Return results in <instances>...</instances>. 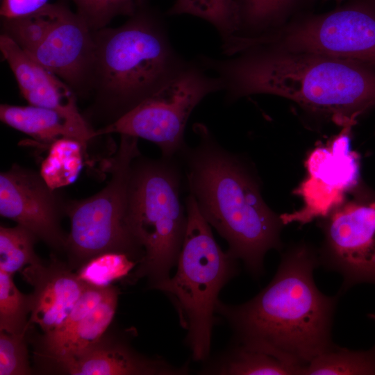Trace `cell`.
Masks as SVG:
<instances>
[{
    "instance_id": "obj_4",
    "label": "cell",
    "mask_w": 375,
    "mask_h": 375,
    "mask_svg": "<svg viewBox=\"0 0 375 375\" xmlns=\"http://www.w3.org/2000/svg\"><path fill=\"white\" fill-rule=\"evenodd\" d=\"M88 122L112 124L155 94L187 62L160 19L144 8L120 26L92 31Z\"/></svg>"
},
{
    "instance_id": "obj_12",
    "label": "cell",
    "mask_w": 375,
    "mask_h": 375,
    "mask_svg": "<svg viewBox=\"0 0 375 375\" xmlns=\"http://www.w3.org/2000/svg\"><path fill=\"white\" fill-rule=\"evenodd\" d=\"M351 128L344 126L328 148H319L309 156V177L303 184L301 194L304 199L312 196L305 200L306 206L300 211L281 215L285 225L292 222L304 224L316 217L320 218L321 198L323 217H325L331 210L327 198L332 208L360 181L356 159L349 149Z\"/></svg>"
},
{
    "instance_id": "obj_21",
    "label": "cell",
    "mask_w": 375,
    "mask_h": 375,
    "mask_svg": "<svg viewBox=\"0 0 375 375\" xmlns=\"http://www.w3.org/2000/svg\"><path fill=\"white\" fill-rule=\"evenodd\" d=\"M49 155L41 166L40 174L53 190L73 182L86 151L76 140L60 138L49 145Z\"/></svg>"
},
{
    "instance_id": "obj_2",
    "label": "cell",
    "mask_w": 375,
    "mask_h": 375,
    "mask_svg": "<svg viewBox=\"0 0 375 375\" xmlns=\"http://www.w3.org/2000/svg\"><path fill=\"white\" fill-rule=\"evenodd\" d=\"M233 56H237L199 58L206 70L220 78L231 100L275 94L343 126L354 125L358 115L375 106V70L370 65L274 48H250Z\"/></svg>"
},
{
    "instance_id": "obj_22",
    "label": "cell",
    "mask_w": 375,
    "mask_h": 375,
    "mask_svg": "<svg viewBox=\"0 0 375 375\" xmlns=\"http://www.w3.org/2000/svg\"><path fill=\"white\" fill-rule=\"evenodd\" d=\"M167 13L191 15L207 21L217 29L222 41L235 35L239 28L235 0H176Z\"/></svg>"
},
{
    "instance_id": "obj_33",
    "label": "cell",
    "mask_w": 375,
    "mask_h": 375,
    "mask_svg": "<svg viewBox=\"0 0 375 375\" xmlns=\"http://www.w3.org/2000/svg\"><path fill=\"white\" fill-rule=\"evenodd\" d=\"M235 3H236V0H235Z\"/></svg>"
},
{
    "instance_id": "obj_23",
    "label": "cell",
    "mask_w": 375,
    "mask_h": 375,
    "mask_svg": "<svg viewBox=\"0 0 375 375\" xmlns=\"http://www.w3.org/2000/svg\"><path fill=\"white\" fill-rule=\"evenodd\" d=\"M38 240L28 228L17 224L0 227V270L13 274L26 265L42 262L34 245Z\"/></svg>"
},
{
    "instance_id": "obj_29",
    "label": "cell",
    "mask_w": 375,
    "mask_h": 375,
    "mask_svg": "<svg viewBox=\"0 0 375 375\" xmlns=\"http://www.w3.org/2000/svg\"><path fill=\"white\" fill-rule=\"evenodd\" d=\"M26 334L0 331V375L33 373L28 361Z\"/></svg>"
},
{
    "instance_id": "obj_17",
    "label": "cell",
    "mask_w": 375,
    "mask_h": 375,
    "mask_svg": "<svg viewBox=\"0 0 375 375\" xmlns=\"http://www.w3.org/2000/svg\"><path fill=\"white\" fill-rule=\"evenodd\" d=\"M118 296V289L112 285L98 306L69 332L55 338L41 337L35 350L40 363L50 369L58 363L77 357L97 343L112 321Z\"/></svg>"
},
{
    "instance_id": "obj_30",
    "label": "cell",
    "mask_w": 375,
    "mask_h": 375,
    "mask_svg": "<svg viewBox=\"0 0 375 375\" xmlns=\"http://www.w3.org/2000/svg\"><path fill=\"white\" fill-rule=\"evenodd\" d=\"M47 3L48 0H2L0 15L2 18L22 16L36 12Z\"/></svg>"
},
{
    "instance_id": "obj_18",
    "label": "cell",
    "mask_w": 375,
    "mask_h": 375,
    "mask_svg": "<svg viewBox=\"0 0 375 375\" xmlns=\"http://www.w3.org/2000/svg\"><path fill=\"white\" fill-rule=\"evenodd\" d=\"M0 119L5 124L49 146L60 138L78 140L87 151L96 139L76 127L58 112L33 105L1 104Z\"/></svg>"
},
{
    "instance_id": "obj_1",
    "label": "cell",
    "mask_w": 375,
    "mask_h": 375,
    "mask_svg": "<svg viewBox=\"0 0 375 375\" xmlns=\"http://www.w3.org/2000/svg\"><path fill=\"white\" fill-rule=\"evenodd\" d=\"M318 249L301 241L282 254L277 271L256 296L237 306L220 301L216 313L232 328L238 346L272 356L301 375L333 344L332 326L340 296L317 287Z\"/></svg>"
},
{
    "instance_id": "obj_16",
    "label": "cell",
    "mask_w": 375,
    "mask_h": 375,
    "mask_svg": "<svg viewBox=\"0 0 375 375\" xmlns=\"http://www.w3.org/2000/svg\"><path fill=\"white\" fill-rule=\"evenodd\" d=\"M50 370L72 375H183L188 374V367L142 356L123 341L105 333L81 354L53 365Z\"/></svg>"
},
{
    "instance_id": "obj_31",
    "label": "cell",
    "mask_w": 375,
    "mask_h": 375,
    "mask_svg": "<svg viewBox=\"0 0 375 375\" xmlns=\"http://www.w3.org/2000/svg\"><path fill=\"white\" fill-rule=\"evenodd\" d=\"M367 316L371 320L375 322V312L369 313Z\"/></svg>"
},
{
    "instance_id": "obj_3",
    "label": "cell",
    "mask_w": 375,
    "mask_h": 375,
    "mask_svg": "<svg viewBox=\"0 0 375 375\" xmlns=\"http://www.w3.org/2000/svg\"><path fill=\"white\" fill-rule=\"evenodd\" d=\"M199 144L188 155L191 194L210 225L228 244L227 252L258 277L266 253L282 247L281 216L264 201L258 181L235 156L220 147L203 124Z\"/></svg>"
},
{
    "instance_id": "obj_8",
    "label": "cell",
    "mask_w": 375,
    "mask_h": 375,
    "mask_svg": "<svg viewBox=\"0 0 375 375\" xmlns=\"http://www.w3.org/2000/svg\"><path fill=\"white\" fill-rule=\"evenodd\" d=\"M223 90L220 78L199 62H188L160 90L112 124L96 129L98 137L119 133L149 140L169 158L183 144L194 108L210 93Z\"/></svg>"
},
{
    "instance_id": "obj_24",
    "label": "cell",
    "mask_w": 375,
    "mask_h": 375,
    "mask_svg": "<svg viewBox=\"0 0 375 375\" xmlns=\"http://www.w3.org/2000/svg\"><path fill=\"white\" fill-rule=\"evenodd\" d=\"M215 372L226 375H298L295 369L276 358L238 345Z\"/></svg>"
},
{
    "instance_id": "obj_14",
    "label": "cell",
    "mask_w": 375,
    "mask_h": 375,
    "mask_svg": "<svg viewBox=\"0 0 375 375\" xmlns=\"http://www.w3.org/2000/svg\"><path fill=\"white\" fill-rule=\"evenodd\" d=\"M0 50L22 95L30 105L56 110L81 131L97 138L96 129L78 110L76 94L67 84L3 34L0 35Z\"/></svg>"
},
{
    "instance_id": "obj_11",
    "label": "cell",
    "mask_w": 375,
    "mask_h": 375,
    "mask_svg": "<svg viewBox=\"0 0 375 375\" xmlns=\"http://www.w3.org/2000/svg\"><path fill=\"white\" fill-rule=\"evenodd\" d=\"M67 199L40 173L14 164L0 174V215L33 232L57 251L65 249L67 235L60 226Z\"/></svg>"
},
{
    "instance_id": "obj_28",
    "label": "cell",
    "mask_w": 375,
    "mask_h": 375,
    "mask_svg": "<svg viewBox=\"0 0 375 375\" xmlns=\"http://www.w3.org/2000/svg\"><path fill=\"white\" fill-rule=\"evenodd\" d=\"M292 1L236 0L239 17L237 33L242 26L257 29L267 27L285 12Z\"/></svg>"
},
{
    "instance_id": "obj_6",
    "label": "cell",
    "mask_w": 375,
    "mask_h": 375,
    "mask_svg": "<svg viewBox=\"0 0 375 375\" xmlns=\"http://www.w3.org/2000/svg\"><path fill=\"white\" fill-rule=\"evenodd\" d=\"M165 160L136 157L128 190L126 224L144 253L133 278L147 277L153 289L170 278L188 222L179 197V176Z\"/></svg>"
},
{
    "instance_id": "obj_32",
    "label": "cell",
    "mask_w": 375,
    "mask_h": 375,
    "mask_svg": "<svg viewBox=\"0 0 375 375\" xmlns=\"http://www.w3.org/2000/svg\"><path fill=\"white\" fill-rule=\"evenodd\" d=\"M336 1H342V0H336Z\"/></svg>"
},
{
    "instance_id": "obj_13",
    "label": "cell",
    "mask_w": 375,
    "mask_h": 375,
    "mask_svg": "<svg viewBox=\"0 0 375 375\" xmlns=\"http://www.w3.org/2000/svg\"><path fill=\"white\" fill-rule=\"evenodd\" d=\"M92 31L64 4L43 41L26 53L78 95L88 94L93 57Z\"/></svg>"
},
{
    "instance_id": "obj_9",
    "label": "cell",
    "mask_w": 375,
    "mask_h": 375,
    "mask_svg": "<svg viewBox=\"0 0 375 375\" xmlns=\"http://www.w3.org/2000/svg\"><path fill=\"white\" fill-rule=\"evenodd\" d=\"M320 266L341 275L339 296L358 284L375 285V189L360 181L321 219Z\"/></svg>"
},
{
    "instance_id": "obj_25",
    "label": "cell",
    "mask_w": 375,
    "mask_h": 375,
    "mask_svg": "<svg viewBox=\"0 0 375 375\" xmlns=\"http://www.w3.org/2000/svg\"><path fill=\"white\" fill-rule=\"evenodd\" d=\"M31 296L24 294L16 287L12 274L0 270V331L26 333V317L31 312Z\"/></svg>"
},
{
    "instance_id": "obj_15",
    "label": "cell",
    "mask_w": 375,
    "mask_h": 375,
    "mask_svg": "<svg viewBox=\"0 0 375 375\" xmlns=\"http://www.w3.org/2000/svg\"><path fill=\"white\" fill-rule=\"evenodd\" d=\"M22 274L33 287L29 328L37 324L44 333L62 323L88 285L54 257L48 264L42 261L30 265Z\"/></svg>"
},
{
    "instance_id": "obj_26",
    "label": "cell",
    "mask_w": 375,
    "mask_h": 375,
    "mask_svg": "<svg viewBox=\"0 0 375 375\" xmlns=\"http://www.w3.org/2000/svg\"><path fill=\"white\" fill-rule=\"evenodd\" d=\"M136 262L124 253H104L89 260L79 267L76 274L80 279L89 285L107 287L115 281L128 276Z\"/></svg>"
},
{
    "instance_id": "obj_10",
    "label": "cell",
    "mask_w": 375,
    "mask_h": 375,
    "mask_svg": "<svg viewBox=\"0 0 375 375\" xmlns=\"http://www.w3.org/2000/svg\"><path fill=\"white\" fill-rule=\"evenodd\" d=\"M254 46L375 65V9L352 5L307 19L283 33L251 38Z\"/></svg>"
},
{
    "instance_id": "obj_20",
    "label": "cell",
    "mask_w": 375,
    "mask_h": 375,
    "mask_svg": "<svg viewBox=\"0 0 375 375\" xmlns=\"http://www.w3.org/2000/svg\"><path fill=\"white\" fill-rule=\"evenodd\" d=\"M62 4L49 3L31 14L2 18L1 34L28 53L36 48L50 31L59 15Z\"/></svg>"
},
{
    "instance_id": "obj_5",
    "label": "cell",
    "mask_w": 375,
    "mask_h": 375,
    "mask_svg": "<svg viewBox=\"0 0 375 375\" xmlns=\"http://www.w3.org/2000/svg\"><path fill=\"white\" fill-rule=\"evenodd\" d=\"M187 227L175 274L155 289L173 301L195 361L209 356L214 315L222 288L238 272L236 259L222 250L191 194Z\"/></svg>"
},
{
    "instance_id": "obj_7",
    "label": "cell",
    "mask_w": 375,
    "mask_h": 375,
    "mask_svg": "<svg viewBox=\"0 0 375 375\" xmlns=\"http://www.w3.org/2000/svg\"><path fill=\"white\" fill-rule=\"evenodd\" d=\"M138 138L120 135L110 163V177L97 194L81 200L67 199L65 215L71 222L65 252L69 266L81 267L91 258L108 252L128 255L135 262L144 253L135 244L126 224L131 166L140 155Z\"/></svg>"
},
{
    "instance_id": "obj_19",
    "label": "cell",
    "mask_w": 375,
    "mask_h": 375,
    "mask_svg": "<svg viewBox=\"0 0 375 375\" xmlns=\"http://www.w3.org/2000/svg\"><path fill=\"white\" fill-rule=\"evenodd\" d=\"M375 375V345L351 350L333 344L306 366L301 375Z\"/></svg>"
},
{
    "instance_id": "obj_27",
    "label": "cell",
    "mask_w": 375,
    "mask_h": 375,
    "mask_svg": "<svg viewBox=\"0 0 375 375\" xmlns=\"http://www.w3.org/2000/svg\"><path fill=\"white\" fill-rule=\"evenodd\" d=\"M76 13L92 31L104 27L118 16L135 15L144 8L147 0H71Z\"/></svg>"
}]
</instances>
